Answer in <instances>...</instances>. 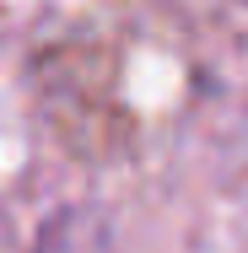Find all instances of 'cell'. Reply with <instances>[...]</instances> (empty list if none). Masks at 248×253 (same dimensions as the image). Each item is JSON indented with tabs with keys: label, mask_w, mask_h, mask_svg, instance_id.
I'll return each instance as SVG.
<instances>
[]
</instances>
